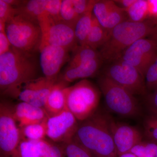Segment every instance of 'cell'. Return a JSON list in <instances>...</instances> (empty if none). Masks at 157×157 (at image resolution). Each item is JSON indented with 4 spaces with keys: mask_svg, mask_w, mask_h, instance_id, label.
<instances>
[{
    "mask_svg": "<svg viewBox=\"0 0 157 157\" xmlns=\"http://www.w3.org/2000/svg\"><path fill=\"white\" fill-rule=\"evenodd\" d=\"M77 120L67 108L47 120V136L55 142L64 144L73 139L78 125Z\"/></svg>",
    "mask_w": 157,
    "mask_h": 157,
    "instance_id": "obj_11",
    "label": "cell"
},
{
    "mask_svg": "<svg viewBox=\"0 0 157 157\" xmlns=\"http://www.w3.org/2000/svg\"><path fill=\"white\" fill-rule=\"evenodd\" d=\"M14 117L18 127L22 128L29 125L41 122L49 116L44 108L21 102L14 107Z\"/></svg>",
    "mask_w": 157,
    "mask_h": 157,
    "instance_id": "obj_15",
    "label": "cell"
},
{
    "mask_svg": "<svg viewBox=\"0 0 157 157\" xmlns=\"http://www.w3.org/2000/svg\"><path fill=\"white\" fill-rule=\"evenodd\" d=\"M5 1L13 7H14V6H16V8H18L23 6L26 2L25 1H20V0H5Z\"/></svg>",
    "mask_w": 157,
    "mask_h": 157,
    "instance_id": "obj_39",
    "label": "cell"
},
{
    "mask_svg": "<svg viewBox=\"0 0 157 157\" xmlns=\"http://www.w3.org/2000/svg\"><path fill=\"white\" fill-rule=\"evenodd\" d=\"M110 117L96 112L80 122L73 139L94 157H117L110 126Z\"/></svg>",
    "mask_w": 157,
    "mask_h": 157,
    "instance_id": "obj_2",
    "label": "cell"
},
{
    "mask_svg": "<svg viewBox=\"0 0 157 157\" xmlns=\"http://www.w3.org/2000/svg\"><path fill=\"white\" fill-rule=\"evenodd\" d=\"M63 148L51 144L50 146L42 154V157H63Z\"/></svg>",
    "mask_w": 157,
    "mask_h": 157,
    "instance_id": "obj_34",
    "label": "cell"
},
{
    "mask_svg": "<svg viewBox=\"0 0 157 157\" xmlns=\"http://www.w3.org/2000/svg\"><path fill=\"white\" fill-rule=\"evenodd\" d=\"M11 46L6 31L0 32V55L9 52Z\"/></svg>",
    "mask_w": 157,
    "mask_h": 157,
    "instance_id": "obj_36",
    "label": "cell"
},
{
    "mask_svg": "<svg viewBox=\"0 0 157 157\" xmlns=\"http://www.w3.org/2000/svg\"><path fill=\"white\" fill-rule=\"evenodd\" d=\"M63 149L66 157H94L86 149L73 139L64 143Z\"/></svg>",
    "mask_w": 157,
    "mask_h": 157,
    "instance_id": "obj_28",
    "label": "cell"
},
{
    "mask_svg": "<svg viewBox=\"0 0 157 157\" xmlns=\"http://www.w3.org/2000/svg\"><path fill=\"white\" fill-rule=\"evenodd\" d=\"M62 21L74 28L79 18L73 7V0H63L60 12Z\"/></svg>",
    "mask_w": 157,
    "mask_h": 157,
    "instance_id": "obj_26",
    "label": "cell"
},
{
    "mask_svg": "<svg viewBox=\"0 0 157 157\" xmlns=\"http://www.w3.org/2000/svg\"><path fill=\"white\" fill-rule=\"evenodd\" d=\"M62 1L61 0H48V1L47 6L48 14L56 22L62 21L60 15Z\"/></svg>",
    "mask_w": 157,
    "mask_h": 157,
    "instance_id": "obj_32",
    "label": "cell"
},
{
    "mask_svg": "<svg viewBox=\"0 0 157 157\" xmlns=\"http://www.w3.org/2000/svg\"><path fill=\"white\" fill-rule=\"evenodd\" d=\"M114 1L117 6L126 11L136 2V0H118Z\"/></svg>",
    "mask_w": 157,
    "mask_h": 157,
    "instance_id": "obj_38",
    "label": "cell"
},
{
    "mask_svg": "<svg viewBox=\"0 0 157 157\" xmlns=\"http://www.w3.org/2000/svg\"><path fill=\"white\" fill-rule=\"evenodd\" d=\"M148 1V17L147 20L151 21L157 25V0Z\"/></svg>",
    "mask_w": 157,
    "mask_h": 157,
    "instance_id": "obj_35",
    "label": "cell"
},
{
    "mask_svg": "<svg viewBox=\"0 0 157 157\" xmlns=\"http://www.w3.org/2000/svg\"><path fill=\"white\" fill-rule=\"evenodd\" d=\"M67 108L77 121L87 119L96 112L100 100L98 88L86 79L65 88Z\"/></svg>",
    "mask_w": 157,
    "mask_h": 157,
    "instance_id": "obj_4",
    "label": "cell"
},
{
    "mask_svg": "<svg viewBox=\"0 0 157 157\" xmlns=\"http://www.w3.org/2000/svg\"><path fill=\"white\" fill-rule=\"evenodd\" d=\"M157 58L156 44L152 39L145 38L129 46L119 59L137 69L144 78L147 71Z\"/></svg>",
    "mask_w": 157,
    "mask_h": 157,
    "instance_id": "obj_10",
    "label": "cell"
},
{
    "mask_svg": "<svg viewBox=\"0 0 157 157\" xmlns=\"http://www.w3.org/2000/svg\"><path fill=\"white\" fill-rule=\"evenodd\" d=\"M47 119L39 123L29 125L22 128L23 134L27 138L26 140H38L44 139L45 136H47Z\"/></svg>",
    "mask_w": 157,
    "mask_h": 157,
    "instance_id": "obj_24",
    "label": "cell"
},
{
    "mask_svg": "<svg viewBox=\"0 0 157 157\" xmlns=\"http://www.w3.org/2000/svg\"><path fill=\"white\" fill-rule=\"evenodd\" d=\"M128 20V18L126 11L117 6L114 1L107 17L104 28L110 32L118 25Z\"/></svg>",
    "mask_w": 157,
    "mask_h": 157,
    "instance_id": "obj_23",
    "label": "cell"
},
{
    "mask_svg": "<svg viewBox=\"0 0 157 157\" xmlns=\"http://www.w3.org/2000/svg\"><path fill=\"white\" fill-rule=\"evenodd\" d=\"M119 157H137L135 155L132 153H128L125 154L121 155L119 156Z\"/></svg>",
    "mask_w": 157,
    "mask_h": 157,
    "instance_id": "obj_41",
    "label": "cell"
},
{
    "mask_svg": "<svg viewBox=\"0 0 157 157\" xmlns=\"http://www.w3.org/2000/svg\"><path fill=\"white\" fill-rule=\"evenodd\" d=\"M104 75L134 95H142L146 92L144 77L137 69L120 59L111 62Z\"/></svg>",
    "mask_w": 157,
    "mask_h": 157,
    "instance_id": "obj_8",
    "label": "cell"
},
{
    "mask_svg": "<svg viewBox=\"0 0 157 157\" xmlns=\"http://www.w3.org/2000/svg\"><path fill=\"white\" fill-rule=\"evenodd\" d=\"M100 89L109 110L127 117L137 115L139 107L134 95L104 75L98 79Z\"/></svg>",
    "mask_w": 157,
    "mask_h": 157,
    "instance_id": "obj_6",
    "label": "cell"
},
{
    "mask_svg": "<svg viewBox=\"0 0 157 157\" xmlns=\"http://www.w3.org/2000/svg\"><path fill=\"white\" fill-rule=\"evenodd\" d=\"M17 14V8L8 4L5 0H0V22L6 24Z\"/></svg>",
    "mask_w": 157,
    "mask_h": 157,
    "instance_id": "obj_30",
    "label": "cell"
},
{
    "mask_svg": "<svg viewBox=\"0 0 157 157\" xmlns=\"http://www.w3.org/2000/svg\"><path fill=\"white\" fill-rule=\"evenodd\" d=\"M39 49L40 67L44 76L48 79H58L60 70L69 59V51L48 45L40 47Z\"/></svg>",
    "mask_w": 157,
    "mask_h": 157,
    "instance_id": "obj_13",
    "label": "cell"
},
{
    "mask_svg": "<svg viewBox=\"0 0 157 157\" xmlns=\"http://www.w3.org/2000/svg\"><path fill=\"white\" fill-rule=\"evenodd\" d=\"M38 21L42 34L40 47L52 45L73 51L78 46L73 27L62 21L56 22L49 15L41 17Z\"/></svg>",
    "mask_w": 157,
    "mask_h": 157,
    "instance_id": "obj_7",
    "label": "cell"
},
{
    "mask_svg": "<svg viewBox=\"0 0 157 157\" xmlns=\"http://www.w3.org/2000/svg\"><path fill=\"white\" fill-rule=\"evenodd\" d=\"M37 69L32 54L11 46L9 52L0 55L1 94L17 98L21 86L36 79Z\"/></svg>",
    "mask_w": 157,
    "mask_h": 157,
    "instance_id": "obj_1",
    "label": "cell"
},
{
    "mask_svg": "<svg viewBox=\"0 0 157 157\" xmlns=\"http://www.w3.org/2000/svg\"><path fill=\"white\" fill-rule=\"evenodd\" d=\"M14 117V107L6 101L0 104V149L5 157H12L20 143L21 134Z\"/></svg>",
    "mask_w": 157,
    "mask_h": 157,
    "instance_id": "obj_9",
    "label": "cell"
},
{
    "mask_svg": "<svg viewBox=\"0 0 157 157\" xmlns=\"http://www.w3.org/2000/svg\"><path fill=\"white\" fill-rule=\"evenodd\" d=\"M12 157H42V153L35 140L21 141Z\"/></svg>",
    "mask_w": 157,
    "mask_h": 157,
    "instance_id": "obj_25",
    "label": "cell"
},
{
    "mask_svg": "<svg viewBox=\"0 0 157 157\" xmlns=\"http://www.w3.org/2000/svg\"><path fill=\"white\" fill-rule=\"evenodd\" d=\"M125 11L129 21L137 22L145 21L148 17V1L136 0Z\"/></svg>",
    "mask_w": 157,
    "mask_h": 157,
    "instance_id": "obj_22",
    "label": "cell"
},
{
    "mask_svg": "<svg viewBox=\"0 0 157 157\" xmlns=\"http://www.w3.org/2000/svg\"><path fill=\"white\" fill-rule=\"evenodd\" d=\"M48 1V0L26 1L23 6L16 8L17 15H20L25 19L39 24V18L45 15H49L47 11Z\"/></svg>",
    "mask_w": 157,
    "mask_h": 157,
    "instance_id": "obj_18",
    "label": "cell"
},
{
    "mask_svg": "<svg viewBox=\"0 0 157 157\" xmlns=\"http://www.w3.org/2000/svg\"><path fill=\"white\" fill-rule=\"evenodd\" d=\"M150 36V39L154 41L157 46V25L155 27L154 31L153 33L151 34Z\"/></svg>",
    "mask_w": 157,
    "mask_h": 157,
    "instance_id": "obj_40",
    "label": "cell"
},
{
    "mask_svg": "<svg viewBox=\"0 0 157 157\" xmlns=\"http://www.w3.org/2000/svg\"><path fill=\"white\" fill-rule=\"evenodd\" d=\"M73 2L76 13L80 17L88 10L92 0H73Z\"/></svg>",
    "mask_w": 157,
    "mask_h": 157,
    "instance_id": "obj_33",
    "label": "cell"
},
{
    "mask_svg": "<svg viewBox=\"0 0 157 157\" xmlns=\"http://www.w3.org/2000/svg\"><path fill=\"white\" fill-rule=\"evenodd\" d=\"M155 26L149 20L139 22L128 20L118 25L109 32L107 40L101 48L99 52L102 59L111 62L119 59L134 42L150 36Z\"/></svg>",
    "mask_w": 157,
    "mask_h": 157,
    "instance_id": "obj_3",
    "label": "cell"
},
{
    "mask_svg": "<svg viewBox=\"0 0 157 157\" xmlns=\"http://www.w3.org/2000/svg\"><path fill=\"white\" fill-rule=\"evenodd\" d=\"M109 33V31L99 24L93 15L92 25L86 39V45L97 50L98 48H101L107 40Z\"/></svg>",
    "mask_w": 157,
    "mask_h": 157,
    "instance_id": "obj_21",
    "label": "cell"
},
{
    "mask_svg": "<svg viewBox=\"0 0 157 157\" xmlns=\"http://www.w3.org/2000/svg\"><path fill=\"white\" fill-rule=\"evenodd\" d=\"M102 58L95 59L74 67L66 68L63 73L58 76L57 81L67 85L80 78H87L94 76L100 68Z\"/></svg>",
    "mask_w": 157,
    "mask_h": 157,
    "instance_id": "obj_16",
    "label": "cell"
},
{
    "mask_svg": "<svg viewBox=\"0 0 157 157\" xmlns=\"http://www.w3.org/2000/svg\"><path fill=\"white\" fill-rule=\"evenodd\" d=\"M144 80L148 90L154 91L157 88V58L147 71Z\"/></svg>",
    "mask_w": 157,
    "mask_h": 157,
    "instance_id": "obj_31",
    "label": "cell"
},
{
    "mask_svg": "<svg viewBox=\"0 0 157 157\" xmlns=\"http://www.w3.org/2000/svg\"><path fill=\"white\" fill-rule=\"evenodd\" d=\"M6 32L14 48L31 54L39 49L42 34L39 24L16 15L6 23Z\"/></svg>",
    "mask_w": 157,
    "mask_h": 157,
    "instance_id": "obj_5",
    "label": "cell"
},
{
    "mask_svg": "<svg viewBox=\"0 0 157 157\" xmlns=\"http://www.w3.org/2000/svg\"><path fill=\"white\" fill-rule=\"evenodd\" d=\"M68 86L57 81L54 86L44 108L49 116L58 114L67 108L65 89Z\"/></svg>",
    "mask_w": 157,
    "mask_h": 157,
    "instance_id": "obj_17",
    "label": "cell"
},
{
    "mask_svg": "<svg viewBox=\"0 0 157 157\" xmlns=\"http://www.w3.org/2000/svg\"><path fill=\"white\" fill-rule=\"evenodd\" d=\"M97 1L92 0L88 10L79 17L74 27L75 36L78 45H84L86 44V39L92 25L93 8Z\"/></svg>",
    "mask_w": 157,
    "mask_h": 157,
    "instance_id": "obj_19",
    "label": "cell"
},
{
    "mask_svg": "<svg viewBox=\"0 0 157 157\" xmlns=\"http://www.w3.org/2000/svg\"><path fill=\"white\" fill-rule=\"evenodd\" d=\"M114 1L97 0L93 8V15L104 28L106 20Z\"/></svg>",
    "mask_w": 157,
    "mask_h": 157,
    "instance_id": "obj_27",
    "label": "cell"
},
{
    "mask_svg": "<svg viewBox=\"0 0 157 157\" xmlns=\"http://www.w3.org/2000/svg\"><path fill=\"white\" fill-rule=\"evenodd\" d=\"M110 126L118 157L130 153L132 149L141 143L142 135L135 127L117 122L111 118Z\"/></svg>",
    "mask_w": 157,
    "mask_h": 157,
    "instance_id": "obj_14",
    "label": "cell"
},
{
    "mask_svg": "<svg viewBox=\"0 0 157 157\" xmlns=\"http://www.w3.org/2000/svg\"><path fill=\"white\" fill-rule=\"evenodd\" d=\"M147 104L152 114L157 115V88L148 95L147 99Z\"/></svg>",
    "mask_w": 157,
    "mask_h": 157,
    "instance_id": "obj_37",
    "label": "cell"
},
{
    "mask_svg": "<svg viewBox=\"0 0 157 157\" xmlns=\"http://www.w3.org/2000/svg\"><path fill=\"white\" fill-rule=\"evenodd\" d=\"M57 79L43 77L36 78L23 85L17 98L22 102L44 108L45 103Z\"/></svg>",
    "mask_w": 157,
    "mask_h": 157,
    "instance_id": "obj_12",
    "label": "cell"
},
{
    "mask_svg": "<svg viewBox=\"0 0 157 157\" xmlns=\"http://www.w3.org/2000/svg\"><path fill=\"white\" fill-rule=\"evenodd\" d=\"M144 133L149 139L157 141V115L152 114L144 121Z\"/></svg>",
    "mask_w": 157,
    "mask_h": 157,
    "instance_id": "obj_29",
    "label": "cell"
},
{
    "mask_svg": "<svg viewBox=\"0 0 157 157\" xmlns=\"http://www.w3.org/2000/svg\"><path fill=\"white\" fill-rule=\"evenodd\" d=\"M73 51V56L70 59L68 67H75L95 59L102 58L99 51L87 45H78Z\"/></svg>",
    "mask_w": 157,
    "mask_h": 157,
    "instance_id": "obj_20",
    "label": "cell"
}]
</instances>
